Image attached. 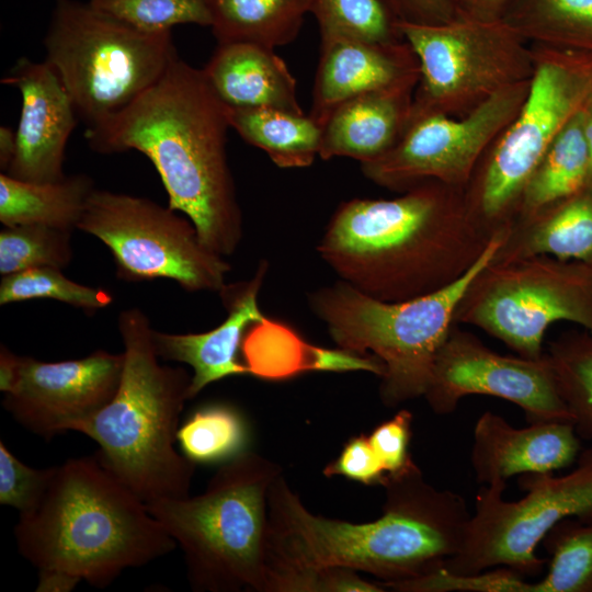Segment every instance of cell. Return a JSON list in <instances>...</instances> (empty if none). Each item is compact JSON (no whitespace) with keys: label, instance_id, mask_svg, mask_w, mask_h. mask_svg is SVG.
<instances>
[{"label":"cell","instance_id":"cell-1","mask_svg":"<svg viewBox=\"0 0 592 592\" xmlns=\"http://www.w3.org/2000/svg\"><path fill=\"white\" fill-rule=\"evenodd\" d=\"M382 486L383 514L351 523L311 513L280 474L267 491L265 592H310L316 573L333 567L378 583L444 568L465 538L471 516L465 499L426 482L414 462Z\"/></svg>","mask_w":592,"mask_h":592},{"label":"cell","instance_id":"cell-2","mask_svg":"<svg viewBox=\"0 0 592 592\" xmlns=\"http://www.w3.org/2000/svg\"><path fill=\"white\" fill-rule=\"evenodd\" d=\"M496 234L475 217L465 187L429 180L395 198L343 202L317 251L357 291L383 301H402L456 282Z\"/></svg>","mask_w":592,"mask_h":592},{"label":"cell","instance_id":"cell-3","mask_svg":"<svg viewBox=\"0 0 592 592\" xmlns=\"http://www.w3.org/2000/svg\"><path fill=\"white\" fill-rule=\"evenodd\" d=\"M227 106L203 70L179 55L160 79L104 125L86 132L101 153L137 150L155 166L169 207L194 224L202 243L227 257L243 234L227 159Z\"/></svg>","mask_w":592,"mask_h":592},{"label":"cell","instance_id":"cell-4","mask_svg":"<svg viewBox=\"0 0 592 592\" xmlns=\"http://www.w3.org/2000/svg\"><path fill=\"white\" fill-rule=\"evenodd\" d=\"M14 537L38 570L62 571L99 589L178 546L96 454L56 466L37 505L20 514Z\"/></svg>","mask_w":592,"mask_h":592},{"label":"cell","instance_id":"cell-5","mask_svg":"<svg viewBox=\"0 0 592 592\" xmlns=\"http://www.w3.org/2000/svg\"><path fill=\"white\" fill-rule=\"evenodd\" d=\"M124 367L110 402L77 432L93 440L103 465L145 503L190 496L195 466L174 444L192 376L162 365L139 308L119 312Z\"/></svg>","mask_w":592,"mask_h":592},{"label":"cell","instance_id":"cell-6","mask_svg":"<svg viewBox=\"0 0 592 592\" xmlns=\"http://www.w3.org/2000/svg\"><path fill=\"white\" fill-rule=\"evenodd\" d=\"M278 464L251 451L223 463L198 496L146 503L184 554L196 592H265L267 491Z\"/></svg>","mask_w":592,"mask_h":592},{"label":"cell","instance_id":"cell-7","mask_svg":"<svg viewBox=\"0 0 592 592\" xmlns=\"http://www.w3.org/2000/svg\"><path fill=\"white\" fill-rule=\"evenodd\" d=\"M497 232L482 257L460 278L434 293L402 301L373 298L338 280L308 295V304L338 348L378 357L383 405L397 407L424 396L439 351L455 323L457 306L477 273L503 240Z\"/></svg>","mask_w":592,"mask_h":592},{"label":"cell","instance_id":"cell-8","mask_svg":"<svg viewBox=\"0 0 592 592\" xmlns=\"http://www.w3.org/2000/svg\"><path fill=\"white\" fill-rule=\"evenodd\" d=\"M44 46L87 130L130 106L178 56L171 32L139 31L77 0H56Z\"/></svg>","mask_w":592,"mask_h":592},{"label":"cell","instance_id":"cell-9","mask_svg":"<svg viewBox=\"0 0 592 592\" xmlns=\"http://www.w3.org/2000/svg\"><path fill=\"white\" fill-rule=\"evenodd\" d=\"M543 47L521 109L465 187L473 214L491 234L510 227L544 155L592 95V55Z\"/></svg>","mask_w":592,"mask_h":592},{"label":"cell","instance_id":"cell-10","mask_svg":"<svg viewBox=\"0 0 592 592\" xmlns=\"http://www.w3.org/2000/svg\"><path fill=\"white\" fill-rule=\"evenodd\" d=\"M560 321L592 331V265L548 255L490 261L455 312V323L482 329L527 358L545 354V333Z\"/></svg>","mask_w":592,"mask_h":592},{"label":"cell","instance_id":"cell-11","mask_svg":"<svg viewBox=\"0 0 592 592\" xmlns=\"http://www.w3.org/2000/svg\"><path fill=\"white\" fill-rule=\"evenodd\" d=\"M519 485L525 496L516 501L503 499L505 481L479 489L462 547L444 568L478 573L508 567L533 577L545 563L537 546L555 525L567 519L592 522V447L579 454L569 474H525Z\"/></svg>","mask_w":592,"mask_h":592},{"label":"cell","instance_id":"cell-12","mask_svg":"<svg viewBox=\"0 0 592 592\" xmlns=\"http://www.w3.org/2000/svg\"><path fill=\"white\" fill-rule=\"evenodd\" d=\"M397 25L420 69L409 122L432 113H467L496 92L532 77L534 54L502 19L457 15L436 24Z\"/></svg>","mask_w":592,"mask_h":592},{"label":"cell","instance_id":"cell-13","mask_svg":"<svg viewBox=\"0 0 592 592\" xmlns=\"http://www.w3.org/2000/svg\"><path fill=\"white\" fill-rule=\"evenodd\" d=\"M78 229L110 249L119 280L168 278L187 292L226 286L224 257L202 243L190 218L149 198L95 189Z\"/></svg>","mask_w":592,"mask_h":592},{"label":"cell","instance_id":"cell-14","mask_svg":"<svg viewBox=\"0 0 592 592\" xmlns=\"http://www.w3.org/2000/svg\"><path fill=\"white\" fill-rule=\"evenodd\" d=\"M530 80L490 95L460 118L432 113L409 122L397 144L361 163L363 174L391 191L429 180L466 187L489 145L516 116Z\"/></svg>","mask_w":592,"mask_h":592},{"label":"cell","instance_id":"cell-15","mask_svg":"<svg viewBox=\"0 0 592 592\" xmlns=\"http://www.w3.org/2000/svg\"><path fill=\"white\" fill-rule=\"evenodd\" d=\"M469 395L508 400L524 411L530 423H573L546 353L540 358L502 355L454 323L437 353L423 397L434 413L449 414Z\"/></svg>","mask_w":592,"mask_h":592},{"label":"cell","instance_id":"cell-16","mask_svg":"<svg viewBox=\"0 0 592 592\" xmlns=\"http://www.w3.org/2000/svg\"><path fill=\"white\" fill-rule=\"evenodd\" d=\"M124 367V353L98 350L61 362L21 356L19 380L4 395V409L30 432L50 440L77 431L114 397Z\"/></svg>","mask_w":592,"mask_h":592},{"label":"cell","instance_id":"cell-17","mask_svg":"<svg viewBox=\"0 0 592 592\" xmlns=\"http://www.w3.org/2000/svg\"><path fill=\"white\" fill-rule=\"evenodd\" d=\"M1 82L22 95L15 155L5 174L32 183L64 179L66 146L79 117L60 79L45 61L22 57Z\"/></svg>","mask_w":592,"mask_h":592},{"label":"cell","instance_id":"cell-18","mask_svg":"<svg viewBox=\"0 0 592 592\" xmlns=\"http://www.w3.org/2000/svg\"><path fill=\"white\" fill-rule=\"evenodd\" d=\"M580 454V437L569 421L533 422L514 428L486 411L477 420L470 453L478 482L490 485L515 475L554 473Z\"/></svg>","mask_w":592,"mask_h":592},{"label":"cell","instance_id":"cell-19","mask_svg":"<svg viewBox=\"0 0 592 592\" xmlns=\"http://www.w3.org/2000/svg\"><path fill=\"white\" fill-rule=\"evenodd\" d=\"M266 271L267 263L263 261L250 281L224 287L220 294L228 315L213 330L184 334L153 330V344L160 360L192 367L190 399L214 382L249 374L247 366L238 361V351L248 328L265 318L258 304V294Z\"/></svg>","mask_w":592,"mask_h":592},{"label":"cell","instance_id":"cell-20","mask_svg":"<svg viewBox=\"0 0 592 592\" xmlns=\"http://www.w3.org/2000/svg\"><path fill=\"white\" fill-rule=\"evenodd\" d=\"M420 73L406 41L374 43L337 39L320 44L309 115L322 127L343 102Z\"/></svg>","mask_w":592,"mask_h":592},{"label":"cell","instance_id":"cell-21","mask_svg":"<svg viewBox=\"0 0 592 592\" xmlns=\"http://www.w3.org/2000/svg\"><path fill=\"white\" fill-rule=\"evenodd\" d=\"M419 78L420 73L412 75L335 107L322 126L319 157H348L363 163L387 152L408 126Z\"/></svg>","mask_w":592,"mask_h":592},{"label":"cell","instance_id":"cell-22","mask_svg":"<svg viewBox=\"0 0 592 592\" xmlns=\"http://www.w3.org/2000/svg\"><path fill=\"white\" fill-rule=\"evenodd\" d=\"M203 73L229 107H271L304 113L297 83L273 48L248 42L217 43Z\"/></svg>","mask_w":592,"mask_h":592},{"label":"cell","instance_id":"cell-23","mask_svg":"<svg viewBox=\"0 0 592 592\" xmlns=\"http://www.w3.org/2000/svg\"><path fill=\"white\" fill-rule=\"evenodd\" d=\"M548 255L592 265V181L508 228L491 262Z\"/></svg>","mask_w":592,"mask_h":592},{"label":"cell","instance_id":"cell-24","mask_svg":"<svg viewBox=\"0 0 592 592\" xmlns=\"http://www.w3.org/2000/svg\"><path fill=\"white\" fill-rule=\"evenodd\" d=\"M96 187L83 173L48 183L0 174V221L3 226L37 224L73 231Z\"/></svg>","mask_w":592,"mask_h":592},{"label":"cell","instance_id":"cell-25","mask_svg":"<svg viewBox=\"0 0 592 592\" xmlns=\"http://www.w3.org/2000/svg\"><path fill=\"white\" fill-rule=\"evenodd\" d=\"M314 0H207L217 43L275 48L296 39Z\"/></svg>","mask_w":592,"mask_h":592},{"label":"cell","instance_id":"cell-26","mask_svg":"<svg viewBox=\"0 0 592 592\" xmlns=\"http://www.w3.org/2000/svg\"><path fill=\"white\" fill-rule=\"evenodd\" d=\"M227 106V105H226ZM228 122L280 168H305L319 156L322 127L305 113L271 107H229Z\"/></svg>","mask_w":592,"mask_h":592},{"label":"cell","instance_id":"cell-27","mask_svg":"<svg viewBox=\"0 0 592 592\" xmlns=\"http://www.w3.org/2000/svg\"><path fill=\"white\" fill-rule=\"evenodd\" d=\"M589 179L590 155L582 109L566 124L544 155L523 191L513 221L574 194Z\"/></svg>","mask_w":592,"mask_h":592},{"label":"cell","instance_id":"cell-28","mask_svg":"<svg viewBox=\"0 0 592 592\" xmlns=\"http://www.w3.org/2000/svg\"><path fill=\"white\" fill-rule=\"evenodd\" d=\"M502 20L524 39L592 55V0H512Z\"/></svg>","mask_w":592,"mask_h":592},{"label":"cell","instance_id":"cell-29","mask_svg":"<svg viewBox=\"0 0 592 592\" xmlns=\"http://www.w3.org/2000/svg\"><path fill=\"white\" fill-rule=\"evenodd\" d=\"M317 350L293 329L267 317L248 328L240 349L249 375L267 380L315 371Z\"/></svg>","mask_w":592,"mask_h":592},{"label":"cell","instance_id":"cell-30","mask_svg":"<svg viewBox=\"0 0 592 592\" xmlns=\"http://www.w3.org/2000/svg\"><path fill=\"white\" fill-rule=\"evenodd\" d=\"M580 439H592V331H566L545 351Z\"/></svg>","mask_w":592,"mask_h":592},{"label":"cell","instance_id":"cell-31","mask_svg":"<svg viewBox=\"0 0 592 592\" xmlns=\"http://www.w3.org/2000/svg\"><path fill=\"white\" fill-rule=\"evenodd\" d=\"M248 440L241 414L224 405L196 410L177 433L182 454L196 465L225 463L246 452Z\"/></svg>","mask_w":592,"mask_h":592},{"label":"cell","instance_id":"cell-32","mask_svg":"<svg viewBox=\"0 0 592 592\" xmlns=\"http://www.w3.org/2000/svg\"><path fill=\"white\" fill-rule=\"evenodd\" d=\"M544 544L549 566L534 592H592V522L563 520L548 532Z\"/></svg>","mask_w":592,"mask_h":592},{"label":"cell","instance_id":"cell-33","mask_svg":"<svg viewBox=\"0 0 592 592\" xmlns=\"http://www.w3.org/2000/svg\"><path fill=\"white\" fill-rule=\"evenodd\" d=\"M320 44L337 39L374 43L405 41L398 21L379 0H314Z\"/></svg>","mask_w":592,"mask_h":592},{"label":"cell","instance_id":"cell-34","mask_svg":"<svg viewBox=\"0 0 592 592\" xmlns=\"http://www.w3.org/2000/svg\"><path fill=\"white\" fill-rule=\"evenodd\" d=\"M55 299L87 312L110 306L113 296L101 287L73 282L54 266H38L3 275L0 305L30 299Z\"/></svg>","mask_w":592,"mask_h":592},{"label":"cell","instance_id":"cell-35","mask_svg":"<svg viewBox=\"0 0 592 592\" xmlns=\"http://www.w3.org/2000/svg\"><path fill=\"white\" fill-rule=\"evenodd\" d=\"M71 231L27 224L0 231V273L8 275L38 266L64 269L72 259Z\"/></svg>","mask_w":592,"mask_h":592},{"label":"cell","instance_id":"cell-36","mask_svg":"<svg viewBox=\"0 0 592 592\" xmlns=\"http://www.w3.org/2000/svg\"><path fill=\"white\" fill-rule=\"evenodd\" d=\"M88 3L146 33H168L179 24L210 25L207 0H89Z\"/></svg>","mask_w":592,"mask_h":592},{"label":"cell","instance_id":"cell-37","mask_svg":"<svg viewBox=\"0 0 592 592\" xmlns=\"http://www.w3.org/2000/svg\"><path fill=\"white\" fill-rule=\"evenodd\" d=\"M399 592H534L535 582L508 567L478 573H456L441 568L429 574L389 583H379Z\"/></svg>","mask_w":592,"mask_h":592},{"label":"cell","instance_id":"cell-38","mask_svg":"<svg viewBox=\"0 0 592 592\" xmlns=\"http://www.w3.org/2000/svg\"><path fill=\"white\" fill-rule=\"evenodd\" d=\"M56 466L36 469L22 463L0 441V503L16 509L20 514L33 510L55 474Z\"/></svg>","mask_w":592,"mask_h":592},{"label":"cell","instance_id":"cell-39","mask_svg":"<svg viewBox=\"0 0 592 592\" xmlns=\"http://www.w3.org/2000/svg\"><path fill=\"white\" fill-rule=\"evenodd\" d=\"M322 474L328 478L342 476L366 486H382L387 476L368 436L364 434L351 437Z\"/></svg>","mask_w":592,"mask_h":592},{"label":"cell","instance_id":"cell-40","mask_svg":"<svg viewBox=\"0 0 592 592\" xmlns=\"http://www.w3.org/2000/svg\"><path fill=\"white\" fill-rule=\"evenodd\" d=\"M412 419V413L402 409L368 435L387 475L398 474L413 462L409 453Z\"/></svg>","mask_w":592,"mask_h":592},{"label":"cell","instance_id":"cell-41","mask_svg":"<svg viewBox=\"0 0 592 592\" xmlns=\"http://www.w3.org/2000/svg\"><path fill=\"white\" fill-rule=\"evenodd\" d=\"M401 23L436 24L458 15L455 0H379Z\"/></svg>","mask_w":592,"mask_h":592},{"label":"cell","instance_id":"cell-42","mask_svg":"<svg viewBox=\"0 0 592 592\" xmlns=\"http://www.w3.org/2000/svg\"><path fill=\"white\" fill-rule=\"evenodd\" d=\"M378 582L364 580L357 571L333 567L321 570L312 579L310 592H383Z\"/></svg>","mask_w":592,"mask_h":592},{"label":"cell","instance_id":"cell-43","mask_svg":"<svg viewBox=\"0 0 592 592\" xmlns=\"http://www.w3.org/2000/svg\"><path fill=\"white\" fill-rule=\"evenodd\" d=\"M512 0H455L458 15L500 20Z\"/></svg>","mask_w":592,"mask_h":592},{"label":"cell","instance_id":"cell-44","mask_svg":"<svg viewBox=\"0 0 592 592\" xmlns=\"http://www.w3.org/2000/svg\"><path fill=\"white\" fill-rule=\"evenodd\" d=\"M21 356L12 353L7 346L1 345L0 350V390L10 394L20 375Z\"/></svg>","mask_w":592,"mask_h":592},{"label":"cell","instance_id":"cell-45","mask_svg":"<svg viewBox=\"0 0 592 592\" xmlns=\"http://www.w3.org/2000/svg\"><path fill=\"white\" fill-rule=\"evenodd\" d=\"M80 580L57 570H38L37 592H68L71 591Z\"/></svg>","mask_w":592,"mask_h":592},{"label":"cell","instance_id":"cell-46","mask_svg":"<svg viewBox=\"0 0 592 592\" xmlns=\"http://www.w3.org/2000/svg\"><path fill=\"white\" fill-rule=\"evenodd\" d=\"M16 149L15 130L9 126L0 127V169L5 173L14 158Z\"/></svg>","mask_w":592,"mask_h":592},{"label":"cell","instance_id":"cell-47","mask_svg":"<svg viewBox=\"0 0 592 592\" xmlns=\"http://www.w3.org/2000/svg\"><path fill=\"white\" fill-rule=\"evenodd\" d=\"M583 130L590 155V181H592V95L583 107Z\"/></svg>","mask_w":592,"mask_h":592}]
</instances>
